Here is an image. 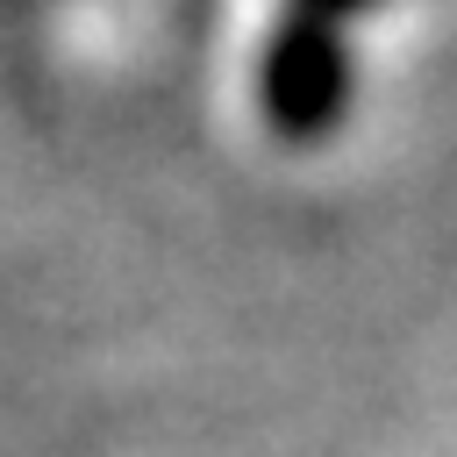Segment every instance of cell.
<instances>
[{
    "label": "cell",
    "mask_w": 457,
    "mask_h": 457,
    "mask_svg": "<svg viewBox=\"0 0 457 457\" xmlns=\"http://www.w3.org/2000/svg\"><path fill=\"white\" fill-rule=\"evenodd\" d=\"M343 100V64H336V43H328V21H293V36L278 43L271 57V114L286 129H321Z\"/></svg>",
    "instance_id": "obj_1"
}]
</instances>
